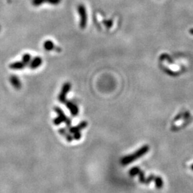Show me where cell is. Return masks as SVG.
Listing matches in <instances>:
<instances>
[{
  "label": "cell",
  "mask_w": 193,
  "mask_h": 193,
  "mask_svg": "<svg viewBox=\"0 0 193 193\" xmlns=\"http://www.w3.org/2000/svg\"><path fill=\"white\" fill-rule=\"evenodd\" d=\"M150 150V147L148 145H144L139 149H138L136 152L133 153V154L129 155L127 156H125L121 160V163L123 165H127V164H130V163L133 162L137 159H139L140 157H143L145 155L147 154Z\"/></svg>",
  "instance_id": "obj_1"
},
{
  "label": "cell",
  "mask_w": 193,
  "mask_h": 193,
  "mask_svg": "<svg viewBox=\"0 0 193 193\" xmlns=\"http://www.w3.org/2000/svg\"><path fill=\"white\" fill-rule=\"evenodd\" d=\"M54 111H55L56 113L57 114L58 117H60L62 119L63 122H65L66 121H67V116H66V115L64 114V112H63V110L61 108L59 107H54Z\"/></svg>",
  "instance_id": "obj_11"
},
{
  "label": "cell",
  "mask_w": 193,
  "mask_h": 193,
  "mask_svg": "<svg viewBox=\"0 0 193 193\" xmlns=\"http://www.w3.org/2000/svg\"><path fill=\"white\" fill-rule=\"evenodd\" d=\"M9 81H10L11 84H12L15 89L16 90H20L22 88V83H21L19 79L17 77L16 75L11 76L9 78Z\"/></svg>",
  "instance_id": "obj_8"
},
{
  "label": "cell",
  "mask_w": 193,
  "mask_h": 193,
  "mask_svg": "<svg viewBox=\"0 0 193 193\" xmlns=\"http://www.w3.org/2000/svg\"><path fill=\"white\" fill-rule=\"evenodd\" d=\"M139 175V180L141 183H145V172L142 171H140L138 174Z\"/></svg>",
  "instance_id": "obj_15"
},
{
  "label": "cell",
  "mask_w": 193,
  "mask_h": 193,
  "mask_svg": "<svg viewBox=\"0 0 193 193\" xmlns=\"http://www.w3.org/2000/svg\"><path fill=\"white\" fill-rule=\"evenodd\" d=\"M59 132H60V133L62 135H64V136H65V135H67V132H66L65 129H60V130H59Z\"/></svg>",
  "instance_id": "obj_20"
},
{
  "label": "cell",
  "mask_w": 193,
  "mask_h": 193,
  "mask_svg": "<svg viewBox=\"0 0 193 193\" xmlns=\"http://www.w3.org/2000/svg\"><path fill=\"white\" fill-rule=\"evenodd\" d=\"M66 138H67V140L68 142H72L73 139V137L70 135V133H67V135H65Z\"/></svg>",
  "instance_id": "obj_19"
},
{
  "label": "cell",
  "mask_w": 193,
  "mask_h": 193,
  "mask_svg": "<svg viewBox=\"0 0 193 193\" xmlns=\"http://www.w3.org/2000/svg\"><path fill=\"white\" fill-rule=\"evenodd\" d=\"M43 46L44 48V50L46 51H52V50H54V44L53 43L52 41L51 40H46L43 44Z\"/></svg>",
  "instance_id": "obj_10"
},
{
  "label": "cell",
  "mask_w": 193,
  "mask_h": 193,
  "mask_svg": "<svg viewBox=\"0 0 193 193\" xmlns=\"http://www.w3.org/2000/svg\"><path fill=\"white\" fill-rule=\"evenodd\" d=\"M87 122H86V121H83V122H82L81 123H80L79 125H77V126L72 127H70V129H69V131H70V133L74 134L77 132H80L82 129H84L85 127H87Z\"/></svg>",
  "instance_id": "obj_7"
},
{
  "label": "cell",
  "mask_w": 193,
  "mask_h": 193,
  "mask_svg": "<svg viewBox=\"0 0 193 193\" xmlns=\"http://www.w3.org/2000/svg\"><path fill=\"white\" fill-rule=\"evenodd\" d=\"M155 183V186L157 189H161L163 187V180L162 177H158V176H155L154 179Z\"/></svg>",
  "instance_id": "obj_12"
},
{
  "label": "cell",
  "mask_w": 193,
  "mask_h": 193,
  "mask_svg": "<svg viewBox=\"0 0 193 193\" xmlns=\"http://www.w3.org/2000/svg\"><path fill=\"white\" fill-rule=\"evenodd\" d=\"M71 87H72L71 84H70V82H66L62 85L61 92H60V94H59L58 96V100L60 101L61 103H65L66 102L67 93L70 91Z\"/></svg>",
  "instance_id": "obj_3"
},
{
  "label": "cell",
  "mask_w": 193,
  "mask_h": 193,
  "mask_svg": "<svg viewBox=\"0 0 193 193\" xmlns=\"http://www.w3.org/2000/svg\"><path fill=\"white\" fill-rule=\"evenodd\" d=\"M155 176H154L153 174H150L147 178L145 179V184H149L152 181H154V179Z\"/></svg>",
  "instance_id": "obj_16"
},
{
  "label": "cell",
  "mask_w": 193,
  "mask_h": 193,
  "mask_svg": "<svg viewBox=\"0 0 193 193\" xmlns=\"http://www.w3.org/2000/svg\"><path fill=\"white\" fill-rule=\"evenodd\" d=\"M81 137H82V135H81V133H80V132H75V133H74L73 138H74V139H76V140H79V139L81 138Z\"/></svg>",
  "instance_id": "obj_18"
},
{
  "label": "cell",
  "mask_w": 193,
  "mask_h": 193,
  "mask_svg": "<svg viewBox=\"0 0 193 193\" xmlns=\"http://www.w3.org/2000/svg\"><path fill=\"white\" fill-rule=\"evenodd\" d=\"M190 33L191 34L193 35V28H192V29H190Z\"/></svg>",
  "instance_id": "obj_22"
},
{
  "label": "cell",
  "mask_w": 193,
  "mask_h": 193,
  "mask_svg": "<svg viewBox=\"0 0 193 193\" xmlns=\"http://www.w3.org/2000/svg\"><path fill=\"white\" fill-rule=\"evenodd\" d=\"M61 2V0H32V5L35 7L39 6L44 3H48L52 5H57Z\"/></svg>",
  "instance_id": "obj_4"
},
{
  "label": "cell",
  "mask_w": 193,
  "mask_h": 193,
  "mask_svg": "<svg viewBox=\"0 0 193 193\" xmlns=\"http://www.w3.org/2000/svg\"><path fill=\"white\" fill-rule=\"evenodd\" d=\"M77 11L80 15V27L81 29H84L87 27V9L84 5H79L77 7Z\"/></svg>",
  "instance_id": "obj_2"
},
{
  "label": "cell",
  "mask_w": 193,
  "mask_h": 193,
  "mask_svg": "<svg viewBox=\"0 0 193 193\" xmlns=\"http://www.w3.org/2000/svg\"><path fill=\"white\" fill-rule=\"evenodd\" d=\"M25 67H26V64L22 62H15L9 64V68L15 70H23Z\"/></svg>",
  "instance_id": "obj_9"
},
{
  "label": "cell",
  "mask_w": 193,
  "mask_h": 193,
  "mask_svg": "<svg viewBox=\"0 0 193 193\" xmlns=\"http://www.w3.org/2000/svg\"><path fill=\"white\" fill-rule=\"evenodd\" d=\"M32 60V57L29 54H25L22 56V62L25 63V64H29Z\"/></svg>",
  "instance_id": "obj_14"
},
{
  "label": "cell",
  "mask_w": 193,
  "mask_h": 193,
  "mask_svg": "<svg viewBox=\"0 0 193 193\" xmlns=\"http://www.w3.org/2000/svg\"><path fill=\"white\" fill-rule=\"evenodd\" d=\"M53 122H54V124L55 125H60V124L62 123V122H63V120L60 117H57L55 119H54Z\"/></svg>",
  "instance_id": "obj_17"
},
{
  "label": "cell",
  "mask_w": 193,
  "mask_h": 193,
  "mask_svg": "<svg viewBox=\"0 0 193 193\" xmlns=\"http://www.w3.org/2000/svg\"><path fill=\"white\" fill-rule=\"evenodd\" d=\"M105 23L106 24V26L107 27H110L111 26H112V21L111 20H108V21H105Z\"/></svg>",
  "instance_id": "obj_21"
},
{
  "label": "cell",
  "mask_w": 193,
  "mask_h": 193,
  "mask_svg": "<svg viewBox=\"0 0 193 193\" xmlns=\"http://www.w3.org/2000/svg\"><path fill=\"white\" fill-rule=\"evenodd\" d=\"M191 169H192V171H193V164H192V165L191 166Z\"/></svg>",
  "instance_id": "obj_23"
},
{
  "label": "cell",
  "mask_w": 193,
  "mask_h": 193,
  "mask_svg": "<svg viewBox=\"0 0 193 193\" xmlns=\"http://www.w3.org/2000/svg\"><path fill=\"white\" fill-rule=\"evenodd\" d=\"M140 171L141 170L139 167H132V169H130V170H129V175H130L131 177H135V176L137 175Z\"/></svg>",
  "instance_id": "obj_13"
},
{
  "label": "cell",
  "mask_w": 193,
  "mask_h": 193,
  "mask_svg": "<svg viewBox=\"0 0 193 193\" xmlns=\"http://www.w3.org/2000/svg\"><path fill=\"white\" fill-rule=\"evenodd\" d=\"M42 63V59L40 57H35L34 58L32 59L31 60L30 63H29V67L32 70H35V69L38 68L40 67L41 64Z\"/></svg>",
  "instance_id": "obj_6"
},
{
  "label": "cell",
  "mask_w": 193,
  "mask_h": 193,
  "mask_svg": "<svg viewBox=\"0 0 193 193\" xmlns=\"http://www.w3.org/2000/svg\"><path fill=\"white\" fill-rule=\"evenodd\" d=\"M65 103H66V107H67V109L70 110L71 115H72L73 117L77 116V115L79 114L78 107H77L74 103L70 102V101H69V102H66Z\"/></svg>",
  "instance_id": "obj_5"
}]
</instances>
